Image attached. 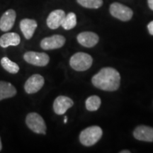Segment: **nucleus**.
I'll return each mask as SVG.
<instances>
[{
    "label": "nucleus",
    "mask_w": 153,
    "mask_h": 153,
    "mask_svg": "<svg viewBox=\"0 0 153 153\" xmlns=\"http://www.w3.org/2000/svg\"><path fill=\"white\" fill-rule=\"evenodd\" d=\"M120 76L116 69L113 68H102L91 79L95 87L106 91H114L120 87Z\"/></svg>",
    "instance_id": "obj_1"
},
{
    "label": "nucleus",
    "mask_w": 153,
    "mask_h": 153,
    "mask_svg": "<svg viewBox=\"0 0 153 153\" xmlns=\"http://www.w3.org/2000/svg\"><path fill=\"white\" fill-rule=\"evenodd\" d=\"M102 135V129L99 126H90L81 132L79 141L85 146H92L101 139Z\"/></svg>",
    "instance_id": "obj_2"
},
{
    "label": "nucleus",
    "mask_w": 153,
    "mask_h": 153,
    "mask_svg": "<svg viewBox=\"0 0 153 153\" xmlns=\"http://www.w3.org/2000/svg\"><path fill=\"white\" fill-rule=\"evenodd\" d=\"M93 59L90 55L85 53H76L71 57L70 65L76 71H86L91 68Z\"/></svg>",
    "instance_id": "obj_3"
},
{
    "label": "nucleus",
    "mask_w": 153,
    "mask_h": 153,
    "mask_svg": "<svg viewBox=\"0 0 153 153\" xmlns=\"http://www.w3.org/2000/svg\"><path fill=\"white\" fill-rule=\"evenodd\" d=\"M26 123L28 128L35 133L43 134L46 133V124L41 115L37 113L32 112L27 115L26 118Z\"/></svg>",
    "instance_id": "obj_4"
},
{
    "label": "nucleus",
    "mask_w": 153,
    "mask_h": 153,
    "mask_svg": "<svg viewBox=\"0 0 153 153\" xmlns=\"http://www.w3.org/2000/svg\"><path fill=\"white\" fill-rule=\"evenodd\" d=\"M109 10L113 16L123 22H128L131 20L133 15L131 9L118 2L111 4Z\"/></svg>",
    "instance_id": "obj_5"
},
{
    "label": "nucleus",
    "mask_w": 153,
    "mask_h": 153,
    "mask_svg": "<svg viewBox=\"0 0 153 153\" xmlns=\"http://www.w3.org/2000/svg\"><path fill=\"white\" fill-rule=\"evenodd\" d=\"M24 59L28 64L35 66L44 67L49 63L50 57L45 53L28 51L24 55Z\"/></svg>",
    "instance_id": "obj_6"
},
{
    "label": "nucleus",
    "mask_w": 153,
    "mask_h": 153,
    "mask_svg": "<svg viewBox=\"0 0 153 153\" xmlns=\"http://www.w3.org/2000/svg\"><path fill=\"white\" fill-rule=\"evenodd\" d=\"M65 38L61 35H53L50 37L43 38L41 42V47L42 49L48 50L58 49L62 48L65 43Z\"/></svg>",
    "instance_id": "obj_7"
},
{
    "label": "nucleus",
    "mask_w": 153,
    "mask_h": 153,
    "mask_svg": "<svg viewBox=\"0 0 153 153\" xmlns=\"http://www.w3.org/2000/svg\"><path fill=\"white\" fill-rule=\"evenodd\" d=\"M45 80L43 76L40 74H36L30 76L28 79L26 80L24 85V89L27 94H35L41 90V88L43 87Z\"/></svg>",
    "instance_id": "obj_8"
},
{
    "label": "nucleus",
    "mask_w": 153,
    "mask_h": 153,
    "mask_svg": "<svg viewBox=\"0 0 153 153\" xmlns=\"http://www.w3.org/2000/svg\"><path fill=\"white\" fill-rule=\"evenodd\" d=\"M74 105L73 101L65 96H59L53 103V110L57 115H63Z\"/></svg>",
    "instance_id": "obj_9"
},
{
    "label": "nucleus",
    "mask_w": 153,
    "mask_h": 153,
    "mask_svg": "<svg viewBox=\"0 0 153 153\" xmlns=\"http://www.w3.org/2000/svg\"><path fill=\"white\" fill-rule=\"evenodd\" d=\"M16 17V11L13 9L5 11L0 19V30L4 32L10 30L14 26Z\"/></svg>",
    "instance_id": "obj_10"
},
{
    "label": "nucleus",
    "mask_w": 153,
    "mask_h": 153,
    "mask_svg": "<svg viewBox=\"0 0 153 153\" xmlns=\"http://www.w3.org/2000/svg\"><path fill=\"white\" fill-rule=\"evenodd\" d=\"M77 41L82 46L92 48L98 43L99 38L97 33L90 31H85L80 33L77 36Z\"/></svg>",
    "instance_id": "obj_11"
},
{
    "label": "nucleus",
    "mask_w": 153,
    "mask_h": 153,
    "mask_svg": "<svg viewBox=\"0 0 153 153\" xmlns=\"http://www.w3.org/2000/svg\"><path fill=\"white\" fill-rule=\"evenodd\" d=\"M65 16V12L61 9L53 11L47 18L46 23L48 28L54 30L60 27Z\"/></svg>",
    "instance_id": "obj_12"
},
{
    "label": "nucleus",
    "mask_w": 153,
    "mask_h": 153,
    "mask_svg": "<svg viewBox=\"0 0 153 153\" xmlns=\"http://www.w3.org/2000/svg\"><path fill=\"white\" fill-rule=\"evenodd\" d=\"M133 135L138 140L153 142V128L147 126H139L134 130Z\"/></svg>",
    "instance_id": "obj_13"
},
{
    "label": "nucleus",
    "mask_w": 153,
    "mask_h": 153,
    "mask_svg": "<svg viewBox=\"0 0 153 153\" xmlns=\"http://www.w3.org/2000/svg\"><path fill=\"white\" fill-rule=\"evenodd\" d=\"M38 26L37 22L33 19H24L21 21L20 28L26 39L29 40L33 37Z\"/></svg>",
    "instance_id": "obj_14"
},
{
    "label": "nucleus",
    "mask_w": 153,
    "mask_h": 153,
    "mask_svg": "<svg viewBox=\"0 0 153 153\" xmlns=\"http://www.w3.org/2000/svg\"><path fill=\"white\" fill-rule=\"evenodd\" d=\"M21 42L20 36L16 33H7L0 38V46L7 48L9 46H17Z\"/></svg>",
    "instance_id": "obj_15"
},
{
    "label": "nucleus",
    "mask_w": 153,
    "mask_h": 153,
    "mask_svg": "<svg viewBox=\"0 0 153 153\" xmlns=\"http://www.w3.org/2000/svg\"><path fill=\"white\" fill-rule=\"evenodd\" d=\"M16 94V89L14 86L7 82L0 81V101L11 98Z\"/></svg>",
    "instance_id": "obj_16"
},
{
    "label": "nucleus",
    "mask_w": 153,
    "mask_h": 153,
    "mask_svg": "<svg viewBox=\"0 0 153 153\" xmlns=\"http://www.w3.org/2000/svg\"><path fill=\"white\" fill-rule=\"evenodd\" d=\"M1 65L6 71L11 74H16L19 71V67L18 65L12 62L7 57H4L1 58Z\"/></svg>",
    "instance_id": "obj_17"
},
{
    "label": "nucleus",
    "mask_w": 153,
    "mask_h": 153,
    "mask_svg": "<svg viewBox=\"0 0 153 153\" xmlns=\"http://www.w3.org/2000/svg\"><path fill=\"white\" fill-rule=\"evenodd\" d=\"M101 99L98 96L93 95L87 98L85 102L86 108L89 111H95L99 108L101 106Z\"/></svg>",
    "instance_id": "obj_18"
},
{
    "label": "nucleus",
    "mask_w": 153,
    "mask_h": 153,
    "mask_svg": "<svg viewBox=\"0 0 153 153\" xmlns=\"http://www.w3.org/2000/svg\"><path fill=\"white\" fill-rule=\"evenodd\" d=\"M76 25V16L74 13L70 12L67 14L61 26L65 30H70L74 28Z\"/></svg>",
    "instance_id": "obj_19"
},
{
    "label": "nucleus",
    "mask_w": 153,
    "mask_h": 153,
    "mask_svg": "<svg viewBox=\"0 0 153 153\" xmlns=\"http://www.w3.org/2000/svg\"><path fill=\"white\" fill-rule=\"evenodd\" d=\"M83 7L88 9H99L103 4V0H76Z\"/></svg>",
    "instance_id": "obj_20"
},
{
    "label": "nucleus",
    "mask_w": 153,
    "mask_h": 153,
    "mask_svg": "<svg viewBox=\"0 0 153 153\" xmlns=\"http://www.w3.org/2000/svg\"><path fill=\"white\" fill-rule=\"evenodd\" d=\"M148 31H149V33H150V34L153 36V21L148 24Z\"/></svg>",
    "instance_id": "obj_21"
},
{
    "label": "nucleus",
    "mask_w": 153,
    "mask_h": 153,
    "mask_svg": "<svg viewBox=\"0 0 153 153\" xmlns=\"http://www.w3.org/2000/svg\"><path fill=\"white\" fill-rule=\"evenodd\" d=\"M148 3L150 9L153 11V0H148Z\"/></svg>",
    "instance_id": "obj_22"
},
{
    "label": "nucleus",
    "mask_w": 153,
    "mask_h": 153,
    "mask_svg": "<svg viewBox=\"0 0 153 153\" xmlns=\"http://www.w3.org/2000/svg\"><path fill=\"white\" fill-rule=\"evenodd\" d=\"M131 151L130 150H123V151H120V153H130Z\"/></svg>",
    "instance_id": "obj_23"
},
{
    "label": "nucleus",
    "mask_w": 153,
    "mask_h": 153,
    "mask_svg": "<svg viewBox=\"0 0 153 153\" xmlns=\"http://www.w3.org/2000/svg\"><path fill=\"white\" fill-rule=\"evenodd\" d=\"M2 149V144H1V137H0V151Z\"/></svg>",
    "instance_id": "obj_24"
},
{
    "label": "nucleus",
    "mask_w": 153,
    "mask_h": 153,
    "mask_svg": "<svg viewBox=\"0 0 153 153\" xmlns=\"http://www.w3.org/2000/svg\"><path fill=\"white\" fill-rule=\"evenodd\" d=\"M67 122H68V117H67V116H65V119H64V123H66Z\"/></svg>",
    "instance_id": "obj_25"
}]
</instances>
